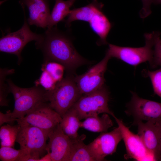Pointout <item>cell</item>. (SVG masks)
Returning a JSON list of instances; mask_svg holds the SVG:
<instances>
[{
	"instance_id": "cell-1",
	"label": "cell",
	"mask_w": 161,
	"mask_h": 161,
	"mask_svg": "<svg viewBox=\"0 0 161 161\" xmlns=\"http://www.w3.org/2000/svg\"><path fill=\"white\" fill-rule=\"evenodd\" d=\"M35 45L43 53L45 61L59 63L68 72H72L87 63L75 48L70 37L56 26L47 28Z\"/></svg>"
},
{
	"instance_id": "cell-2",
	"label": "cell",
	"mask_w": 161,
	"mask_h": 161,
	"mask_svg": "<svg viewBox=\"0 0 161 161\" xmlns=\"http://www.w3.org/2000/svg\"><path fill=\"white\" fill-rule=\"evenodd\" d=\"M9 92L14 97V108L12 112L0 114V121L3 124L11 123L24 117L29 112L40 105L48 102L47 92L42 87L36 85L23 88L14 84L10 79L7 80Z\"/></svg>"
},
{
	"instance_id": "cell-3",
	"label": "cell",
	"mask_w": 161,
	"mask_h": 161,
	"mask_svg": "<svg viewBox=\"0 0 161 161\" xmlns=\"http://www.w3.org/2000/svg\"><path fill=\"white\" fill-rule=\"evenodd\" d=\"M103 4L98 0H92L85 6L70 10L65 21L66 26L70 27L72 22L75 21L87 22L99 38L97 44H107V37L112 24L103 12Z\"/></svg>"
},
{
	"instance_id": "cell-4",
	"label": "cell",
	"mask_w": 161,
	"mask_h": 161,
	"mask_svg": "<svg viewBox=\"0 0 161 161\" xmlns=\"http://www.w3.org/2000/svg\"><path fill=\"white\" fill-rule=\"evenodd\" d=\"M82 95L74 77L69 75L58 82L53 89L47 92L49 106L61 117Z\"/></svg>"
},
{
	"instance_id": "cell-5",
	"label": "cell",
	"mask_w": 161,
	"mask_h": 161,
	"mask_svg": "<svg viewBox=\"0 0 161 161\" xmlns=\"http://www.w3.org/2000/svg\"><path fill=\"white\" fill-rule=\"evenodd\" d=\"M144 37L145 44L143 47H123L109 44L106 53L111 58H115L134 66L146 61L151 65L153 58L154 32L145 33Z\"/></svg>"
},
{
	"instance_id": "cell-6",
	"label": "cell",
	"mask_w": 161,
	"mask_h": 161,
	"mask_svg": "<svg viewBox=\"0 0 161 161\" xmlns=\"http://www.w3.org/2000/svg\"><path fill=\"white\" fill-rule=\"evenodd\" d=\"M49 131L30 125L20 126L16 142L20 148L25 150L30 156L28 161H38L46 151Z\"/></svg>"
},
{
	"instance_id": "cell-7",
	"label": "cell",
	"mask_w": 161,
	"mask_h": 161,
	"mask_svg": "<svg viewBox=\"0 0 161 161\" xmlns=\"http://www.w3.org/2000/svg\"><path fill=\"white\" fill-rule=\"evenodd\" d=\"M109 92L104 85L91 93L82 95L73 106L80 120L106 113L115 116L108 106Z\"/></svg>"
},
{
	"instance_id": "cell-8",
	"label": "cell",
	"mask_w": 161,
	"mask_h": 161,
	"mask_svg": "<svg viewBox=\"0 0 161 161\" xmlns=\"http://www.w3.org/2000/svg\"><path fill=\"white\" fill-rule=\"evenodd\" d=\"M28 24L25 18L24 23L20 29L9 32L0 39V51L16 55L20 63L22 60L21 53L25 46L31 41L38 42L41 38V34L31 31Z\"/></svg>"
},
{
	"instance_id": "cell-9",
	"label": "cell",
	"mask_w": 161,
	"mask_h": 161,
	"mask_svg": "<svg viewBox=\"0 0 161 161\" xmlns=\"http://www.w3.org/2000/svg\"><path fill=\"white\" fill-rule=\"evenodd\" d=\"M131 92V100L126 104L125 112L133 117L134 125L140 121L161 119V103L142 98Z\"/></svg>"
},
{
	"instance_id": "cell-10",
	"label": "cell",
	"mask_w": 161,
	"mask_h": 161,
	"mask_svg": "<svg viewBox=\"0 0 161 161\" xmlns=\"http://www.w3.org/2000/svg\"><path fill=\"white\" fill-rule=\"evenodd\" d=\"M61 119V116L47 102L36 107L16 121L20 126L30 125L50 131L59 124Z\"/></svg>"
},
{
	"instance_id": "cell-11",
	"label": "cell",
	"mask_w": 161,
	"mask_h": 161,
	"mask_svg": "<svg viewBox=\"0 0 161 161\" xmlns=\"http://www.w3.org/2000/svg\"><path fill=\"white\" fill-rule=\"evenodd\" d=\"M110 58L106 53L102 60L84 73L74 77L75 81L82 95L94 91L104 85V75Z\"/></svg>"
},
{
	"instance_id": "cell-12",
	"label": "cell",
	"mask_w": 161,
	"mask_h": 161,
	"mask_svg": "<svg viewBox=\"0 0 161 161\" xmlns=\"http://www.w3.org/2000/svg\"><path fill=\"white\" fill-rule=\"evenodd\" d=\"M122 140L121 131L118 126L110 132L100 133L87 146L96 161H105L106 156L116 152L117 145Z\"/></svg>"
},
{
	"instance_id": "cell-13",
	"label": "cell",
	"mask_w": 161,
	"mask_h": 161,
	"mask_svg": "<svg viewBox=\"0 0 161 161\" xmlns=\"http://www.w3.org/2000/svg\"><path fill=\"white\" fill-rule=\"evenodd\" d=\"M114 118L121 131L126 152V159H133L138 161H154L139 135L131 132L122 120L116 116Z\"/></svg>"
},
{
	"instance_id": "cell-14",
	"label": "cell",
	"mask_w": 161,
	"mask_h": 161,
	"mask_svg": "<svg viewBox=\"0 0 161 161\" xmlns=\"http://www.w3.org/2000/svg\"><path fill=\"white\" fill-rule=\"evenodd\" d=\"M137 134L141 138L145 147L152 156L154 161H161L160 140L161 119L137 122Z\"/></svg>"
},
{
	"instance_id": "cell-15",
	"label": "cell",
	"mask_w": 161,
	"mask_h": 161,
	"mask_svg": "<svg viewBox=\"0 0 161 161\" xmlns=\"http://www.w3.org/2000/svg\"><path fill=\"white\" fill-rule=\"evenodd\" d=\"M49 142L46 151L52 161H68L71 148V139L63 131L60 124L49 131Z\"/></svg>"
},
{
	"instance_id": "cell-16",
	"label": "cell",
	"mask_w": 161,
	"mask_h": 161,
	"mask_svg": "<svg viewBox=\"0 0 161 161\" xmlns=\"http://www.w3.org/2000/svg\"><path fill=\"white\" fill-rule=\"evenodd\" d=\"M21 2L28 10L29 25L43 28L47 27L51 13L46 0H22Z\"/></svg>"
},
{
	"instance_id": "cell-17",
	"label": "cell",
	"mask_w": 161,
	"mask_h": 161,
	"mask_svg": "<svg viewBox=\"0 0 161 161\" xmlns=\"http://www.w3.org/2000/svg\"><path fill=\"white\" fill-rule=\"evenodd\" d=\"M41 69V74L35 83L37 86L39 85L42 86L46 90H51L63 78L65 68L58 62L45 61Z\"/></svg>"
},
{
	"instance_id": "cell-18",
	"label": "cell",
	"mask_w": 161,
	"mask_h": 161,
	"mask_svg": "<svg viewBox=\"0 0 161 161\" xmlns=\"http://www.w3.org/2000/svg\"><path fill=\"white\" fill-rule=\"evenodd\" d=\"M86 136L82 134L71 139L72 143L68 161H96L83 141Z\"/></svg>"
},
{
	"instance_id": "cell-19",
	"label": "cell",
	"mask_w": 161,
	"mask_h": 161,
	"mask_svg": "<svg viewBox=\"0 0 161 161\" xmlns=\"http://www.w3.org/2000/svg\"><path fill=\"white\" fill-rule=\"evenodd\" d=\"M80 120L74 107L69 109L62 117L60 124L64 133L71 139L78 136V131L80 128Z\"/></svg>"
},
{
	"instance_id": "cell-20",
	"label": "cell",
	"mask_w": 161,
	"mask_h": 161,
	"mask_svg": "<svg viewBox=\"0 0 161 161\" xmlns=\"http://www.w3.org/2000/svg\"><path fill=\"white\" fill-rule=\"evenodd\" d=\"M109 115L104 113L101 117L98 115L88 117L80 122V128L93 132H107L113 125Z\"/></svg>"
},
{
	"instance_id": "cell-21",
	"label": "cell",
	"mask_w": 161,
	"mask_h": 161,
	"mask_svg": "<svg viewBox=\"0 0 161 161\" xmlns=\"http://www.w3.org/2000/svg\"><path fill=\"white\" fill-rule=\"evenodd\" d=\"M55 4L51 13L47 28L56 26L68 16L70 8L75 1L74 0H55Z\"/></svg>"
},
{
	"instance_id": "cell-22",
	"label": "cell",
	"mask_w": 161,
	"mask_h": 161,
	"mask_svg": "<svg viewBox=\"0 0 161 161\" xmlns=\"http://www.w3.org/2000/svg\"><path fill=\"white\" fill-rule=\"evenodd\" d=\"M30 158L25 150H17L12 147L1 146L0 159L2 161H28Z\"/></svg>"
},
{
	"instance_id": "cell-23",
	"label": "cell",
	"mask_w": 161,
	"mask_h": 161,
	"mask_svg": "<svg viewBox=\"0 0 161 161\" xmlns=\"http://www.w3.org/2000/svg\"><path fill=\"white\" fill-rule=\"evenodd\" d=\"M20 127L18 124L14 126L7 124L0 129L1 146L13 147Z\"/></svg>"
},
{
	"instance_id": "cell-24",
	"label": "cell",
	"mask_w": 161,
	"mask_h": 161,
	"mask_svg": "<svg viewBox=\"0 0 161 161\" xmlns=\"http://www.w3.org/2000/svg\"><path fill=\"white\" fill-rule=\"evenodd\" d=\"M144 71L145 75L151 79L154 93L161 98V68L154 71Z\"/></svg>"
},
{
	"instance_id": "cell-25",
	"label": "cell",
	"mask_w": 161,
	"mask_h": 161,
	"mask_svg": "<svg viewBox=\"0 0 161 161\" xmlns=\"http://www.w3.org/2000/svg\"><path fill=\"white\" fill-rule=\"evenodd\" d=\"M154 43L152 61L151 65L152 67H161V39L160 33L154 31Z\"/></svg>"
},
{
	"instance_id": "cell-26",
	"label": "cell",
	"mask_w": 161,
	"mask_h": 161,
	"mask_svg": "<svg viewBox=\"0 0 161 161\" xmlns=\"http://www.w3.org/2000/svg\"><path fill=\"white\" fill-rule=\"evenodd\" d=\"M13 69H1L0 78L1 86L0 93V105L1 106H8V100L7 98V96L9 92L8 88H5L4 80L6 76L9 74L13 73Z\"/></svg>"
},
{
	"instance_id": "cell-27",
	"label": "cell",
	"mask_w": 161,
	"mask_h": 161,
	"mask_svg": "<svg viewBox=\"0 0 161 161\" xmlns=\"http://www.w3.org/2000/svg\"><path fill=\"white\" fill-rule=\"evenodd\" d=\"M141 1L143 7L139 12V15L141 18L144 19L149 16L151 13V5L152 3V0Z\"/></svg>"
},
{
	"instance_id": "cell-28",
	"label": "cell",
	"mask_w": 161,
	"mask_h": 161,
	"mask_svg": "<svg viewBox=\"0 0 161 161\" xmlns=\"http://www.w3.org/2000/svg\"><path fill=\"white\" fill-rule=\"evenodd\" d=\"M38 161H52L50 154L49 153L39 159Z\"/></svg>"
},
{
	"instance_id": "cell-29",
	"label": "cell",
	"mask_w": 161,
	"mask_h": 161,
	"mask_svg": "<svg viewBox=\"0 0 161 161\" xmlns=\"http://www.w3.org/2000/svg\"><path fill=\"white\" fill-rule=\"evenodd\" d=\"M152 3L157 4H161V0H152Z\"/></svg>"
},
{
	"instance_id": "cell-30",
	"label": "cell",
	"mask_w": 161,
	"mask_h": 161,
	"mask_svg": "<svg viewBox=\"0 0 161 161\" xmlns=\"http://www.w3.org/2000/svg\"><path fill=\"white\" fill-rule=\"evenodd\" d=\"M160 155L161 156V128L160 132Z\"/></svg>"
}]
</instances>
